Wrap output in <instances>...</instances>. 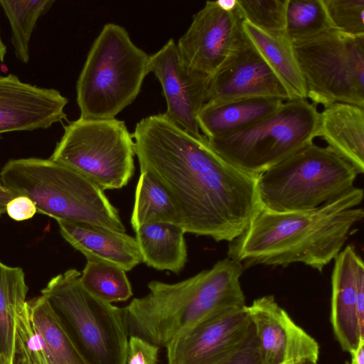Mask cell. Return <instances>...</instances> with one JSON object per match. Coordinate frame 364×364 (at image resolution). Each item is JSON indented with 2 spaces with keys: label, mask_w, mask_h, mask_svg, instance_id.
Listing matches in <instances>:
<instances>
[{
  "label": "cell",
  "mask_w": 364,
  "mask_h": 364,
  "mask_svg": "<svg viewBox=\"0 0 364 364\" xmlns=\"http://www.w3.org/2000/svg\"><path fill=\"white\" fill-rule=\"evenodd\" d=\"M132 134L140 172L168 191L186 233L230 242L260 210L257 176L224 160L204 136L187 133L164 114L143 118Z\"/></svg>",
  "instance_id": "6da1fadb"
},
{
  "label": "cell",
  "mask_w": 364,
  "mask_h": 364,
  "mask_svg": "<svg viewBox=\"0 0 364 364\" xmlns=\"http://www.w3.org/2000/svg\"><path fill=\"white\" fill-rule=\"evenodd\" d=\"M363 191L353 187L337 198L306 211L263 208L230 242L228 257L245 265L287 267L303 263L321 272L342 250L352 228L364 216Z\"/></svg>",
  "instance_id": "7a4b0ae2"
},
{
  "label": "cell",
  "mask_w": 364,
  "mask_h": 364,
  "mask_svg": "<svg viewBox=\"0 0 364 364\" xmlns=\"http://www.w3.org/2000/svg\"><path fill=\"white\" fill-rule=\"evenodd\" d=\"M244 267L228 257L178 282H150L149 292L124 307L129 333L166 348L205 318L246 306L240 280Z\"/></svg>",
  "instance_id": "3957f363"
},
{
  "label": "cell",
  "mask_w": 364,
  "mask_h": 364,
  "mask_svg": "<svg viewBox=\"0 0 364 364\" xmlns=\"http://www.w3.org/2000/svg\"><path fill=\"white\" fill-rule=\"evenodd\" d=\"M0 176L4 188L31 199L38 213L125 232L119 210L104 191L67 166L50 159H13Z\"/></svg>",
  "instance_id": "277c9868"
},
{
  "label": "cell",
  "mask_w": 364,
  "mask_h": 364,
  "mask_svg": "<svg viewBox=\"0 0 364 364\" xmlns=\"http://www.w3.org/2000/svg\"><path fill=\"white\" fill-rule=\"evenodd\" d=\"M149 55L126 29L105 24L93 42L76 83L80 117L109 119L131 105L149 74Z\"/></svg>",
  "instance_id": "5b68a950"
},
{
  "label": "cell",
  "mask_w": 364,
  "mask_h": 364,
  "mask_svg": "<svg viewBox=\"0 0 364 364\" xmlns=\"http://www.w3.org/2000/svg\"><path fill=\"white\" fill-rule=\"evenodd\" d=\"M358 175L347 160L313 141L257 176L259 202L274 212L311 210L353 188Z\"/></svg>",
  "instance_id": "8992f818"
},
{
  "label": "cell",
  "mask_w": 364,
  "mask_h": 364,
  "mask_svg": "<svg viewBox=\"0 0 364 364\" xmlns=\"http://www.w3.org/2000/svg\"><path fill=\"white\" fill-rule=\"evenodd\" d=\"M80 274L69 269L53 277L41 295L88 364H124L129 341L125 309L90 294Z\"/></svg>",
  "instance_id": "52a82bcc"
},
{
  "label": "cell",
  "mask_w": 364,
  "mask_h": 364,
  "mask_svg": "<svg viewBox=\"0 0 364 364\" xmlns=\"http://www.w3.org/2000/svg\"><path fill=\"white\" fill-rule=\"evenodd\" d=\"M319 112L306 99L287 100L243 129L205 139L227 162L257 176L318 137Z\"/></svg>",
  "instance_id": "ba28073f"
},
{
  "label": "cell",
  "mask_w": 364,
  "mask_h": 364,
  "mask_svg": "<svg viewBox=\"0 0 364 364\" xmlns=\"http://www.w3.org/2000/svg\"><path fill=\"white\" fill-rule=\"evenodd\" d=\"M293 46L309 102L364 107V36L330 28Z\"/></svg>",
  "instance_id": "9c48e42d"
},
{
  "label": "cell",
  "mask_w": 364,
  "mask_h": 364,
  "mask_svg": "<svg viewBox=\"0 0 364 364\" xmlns=\"http://www.w3.org/2000/svg\"><path fill=\"white\" fill-rule=\"evenodd\" d=\"M134 143L124 121L81 117L64 127L53 161L81 173L102 190L126 186L134 170Z\"/></svg>",
  "instance_id": "30bf717a"
},
{
  "label": "cell",
  "mask_w": 364,
  "mask_h": 364,
  "mask_svg": "<svg viewBox=\"0 0 364 364\" xmlns=\"http://www.w3.org/2000/svg\"><path fill=\"white\" fill-rule=\"evenodd\" d=\"M237 9L227 11L217 1H208L193 16L176 43L183 62L191 69L213 76L246 38Z\"/></svg>",
  "instance_id": "8fae6325"
},
{
  "label": "cell",
  "mask_w": 364,
  "mask_h": 364,
  "mask_svg": "<svg viewBox=\"0 0 364 364\" xmlns=\"http://www.w3.org/2000/svg\"><path fill=\"white\" fill-rule=\"evenodd\" d=\"M251 329L247 306L215 313L166 347L168 364H222L240 348Z\"/></svg>",
  "instance_id": "7c38bea8"
},
{
  "label": "cell",
  "mask_w": 364,
  "mask_h": 364,
  "mask_svg": "<svg viewBox=\"0 0 364 364\" xmlns=\"http://www.w3.org/2000/svg\"><path fill=\"white\" fill-rule=\"evenodd\" d=\"M149 73L161 84L166 102L164 115L187 133L201 138L198 115L206 102L210 77L183 62L173 39L149 55Z\"/></svg>",
  "instance_id": "4fadbf2b"
},
{
  "label": "cell",
  "mask_w": 364,
  "mask_h": 364,
  "mask_svg": "<svg viewBox=\"0 0 364 364\" xmlns=\"http://www.w3.org/2000/svg\"><path fill=\"white\" fill-rule=\"evenodd\" d=\"M259 354L264 364L318 363V342L267 295L247 306Z\"/></svg>",
  "instance_id": "5bb4252c"
},
{
  "label": "cell",
  "mask_w": 364,
  "mask_h": 364,
  "mask_svg": "<svg viewBox=\"0 0 364 364\" xmlns=\"http://www.w3.org/2000/svg\"><path fill=\"white\" fill-rule=\"evenodd\" d=\"M334 260L331 321L341 347L351 354L364 340V264L352 245Z\"/></svg>",
  "instance_id": "9a60e30c"
},
{
  "label": "cell",
  "mask_w": 364,
  "mask_h": 364,
  "mask_svg": "<svg viewBox=\"0 0 364 364\" xmlns=\"http://www.w3.org/2000/svg\"><path fill=\"white\" fill-rule=\"evenodd\" d=\"M246 97L290 100L280 80L247 36L239 48L210 77L206 102Z\"/></svg>",
  "instance_id": "2e32d148"
},
{
  "label": "cell",
  "mask_w": 364,
  "mask_h": 364,
  "mask_svg": "<svg viewBox=\"0 0 364 364\" xmlns=\"http://www.w3.org/2000/svg\"><path fill=\"white\" fill-rule=\"evenodd\" d=\"M68 102L55 89L23 82L13 74L0 75V135L48 129L67 118Z\"/></svg>",
  "instance_id": "e0dca14e"
},
{
  "label": "cell",
  "mask_w": 364,
  "mask_h": 364,
  "mask_svg": "<svg viewBox=\"0 0 364 364\" xmlns=\"http://www.w3.org/2000/svg\"><path fill=\"white\" fill-rule=\"evenodd\" d=\"M62 237L87 259L107 263L131 271L142 262L135 237L85 223L56 220Z\"/></svg>",
  "instance_id": "ac0fdd59"
},
{
  "label": "cell",
  "mask_w": 364,
  "mask_h": 364,
  "mask_svg": "<svg viewBox=\"0 0 364 364\" xmlns=\"http://www.w3.org/2000/svg\"><path fill=\"white\" fill-rule=\"evenodd\" d=\"M318 137L350 163L358 174L364 172V107L337 102L319 112Z\"/></svg>",
  "instance_id": "d6986e66"
},
{
  "label": "cell",
  "mask_w": 364,
  "mask_h": 364,
  "mask_svg": "<svg viewBox=\"0 0 364 364\" xmlns=\"http://www.w3.org/2000/svg\"><path fill=\"white\" fill-rule=\"evenodd\" d=\"M284 102L267 97L208 101L198 115V127L208 139L230 134L272 114Z\"/></svg>",
  "instance_id": "ffe728a7"
},
{
  "label": "cell",
  "mask_w": 364,
  "mask_h": 364,
  "mask_svg": "<svg viewBox=\"0 0 364 364\" xmlns=\"http://www.w3.org/2000/svg\"><path fill=\"white\" fill-rule=\"evenodd\" d=\"M242 28L250 41L286 89L290 100L306 99V85L293 41L286 32L263 31L245 21H242Z\"/></svg>",
  "instance_id": "44dd1931"
},
{
  "label": "cell",
  "mask_w": 364,
  "mask_h": 364,
  "mask_svg": "<svg viewBox=\"0 0 364 364\" xmlns=\"http://www.w3.org/2000/svg\"><path fill=\"white\" fill-rule=\"evenodd\" d=\"M135 232L142 262L155 269L176 274L183 269L188 253L182 227L152 222L141 225Z\"/></svg>",
  "instance_id": "7402d4cb"
},
{
  "label": "cell",
  "mask_w": 364,
  "mask_h": 364,
  "mask_svg": "<svg viewBox=\"0 0 364 364\" xmlns=\"http://www.w3.org/2000/svg\"><path fill=\"white\" fill-rule=\"evenodd\" d=\"M26 304L33 331L48 364H88L42 295Z\"/></svg>",
  "instance_id": "603a6c76"
},
{
  "label": "cell",
  "mask_w": 364,
  "mask_h": 364,
  "mask_svg": "<svg viewBox=\"0 0 364 364\" xmlns=\"http://www.w3.org/2000/svg\"><path fill=\"white\" fill-rule=\"evenodd\" d=\"M130 222L134 231L152 222L181 226L179 213L172 198L161 183L146 171L140 172Z\"/></svg>",
  "instance_id": "cb8c5ba5"
},
{
  "label": "cell",
  "mask_w": 364,
  "mask_h": 364,
  "mask_svg": "<svg viewBox=\"0 0 364 364\" xmlns=\"http://www.w3.org/2000/svg\"><path fill=\"white\" fill-rule=\"evenodd\" d=\"M28 291L23 270L0 260V353L10 361L14 344L16 315L26 304Z\"/></svg>",
  "instance_id": "d4e9b609"
},
{
  "label": "cell",
  "mask_w": 364,
  "mask_h": 364,
  "mask_svg": "<svg viewBox=\"0 0 364 364\" xmlns=\"http://www.w3.org/2000/svg\"><path fill=\"white\" fill-rule=\"evenodd\" d=\"M54 2V0H0V6L11 26L14 53L21 62L28 63L30 40L37 21L50 10Z\"/></svg>",
  "instance_id": "484cf974"
},
{
  "label": "cell",
  "mask_w": 364,
  "mask_h": 364,
  "mask_svg": "<svg viewBox=\"0 0 364 364\" xmlns=\"http://www.w3.org/2000/svg\"><path fill=\"white\" fill-rule=\"evenodd\" d=\"M80 281L90 294L107 303L125 301L133 294L126 272L107 263L87 259Z\"/></svg>",
  "instance_id": "4316f807"
},
{
  "label": "cell",
  "mask_w": 364,
  "mask_h": 364,
  "mask_svg": "<svg viewBox=\"0 0 364 364\" xmlns=\"http://www.w3.org/2000/svg\"><path fill=\"white\" fill-rule=\"evenodd\" d=\"M331 28L323 0H288L285 32L292 41Z\"/></svg>",
  "instance_id": "83f0119b"
},
{
  "label": "cell",
  "mask_w": 364,
  "mask_h": 364,
  "mask_svg": "<svg viewBox=\"0 0 364 364\" xmlns=\"http://www.w3.org/2000/svg\"><path fill=\"white\" fill-rule=\"evenodd\" d=\"M288 0H237L242 20L266 31L285 32Z\"/></svg>",
  "instance_id": "f1b7e54d"
},
{
  "label": "cell",
  "mask_w": 364,
  "mask_h": 364,
  "mask_svg": "<svg viewBox=\"0 0 364 364\" xmlns=\"http://www.w3.org/2000/svg\"><path fill=\"white\" fill-rule=\"evenodd\" d=\"M331 28L364 36V0H323Z\"/></svg>",
  "instance_id": "f546056e"
},
{
  "label": "cell",
  "mask_w": 364,
  "mask_h": 364,
  "mask_svg": "<svg viewBox=\"0 0 364 364\" xmlns=\"http://www.w3.org/2000/svg\"><path fill=\"white\" fill-rule=\"evenodd\" d=\"M11 364H48L32 330L25 323L15 328Z\"/></svg>",
  "instance_id": "4dcf8cb0"
},
{
  "label": "cell",
  "mask_w": 364,
  "mask_h": 364,
  "mask_svg": "<svg viewBox=\"0 0 364 364\" xmlns=\"http://www.w3.org/2000/svg\"><path fill=\"white\" fill-rule=\"evenodd\" d=\"M159 349L139 336H130L124 364H158Z\"/></svg>",
  "instance_id": "1f68e13d"
},
{
  "label": "cell",
  "mask_w": 364,
  "mask_h": 364,
  "mask_svg": "<svg viewBox=\"0 0 364 364\" xmlns=\"http://www.w3.org/2000/svg\"><path fill=\"white\" fill-rule=\"evenodd\" d=\"M222 364H264L259 354L252 325L246 341L240 348Z\"/></svg>",
  "instance_id": "d6a6232c"
},
{
  "label": "cell",
  "mask_w": 364,
  "mask_h": 364,
  "mask_svg": "<svg viewBox=\"0 0 364 364\" xmlns=\"http://www.w3.org/2000/svg\"><path fill=\"white\" fill-rule=\"evenodd\" d=\"M37 213L33 201L24 196H18L6 205V213L16 221H23L32 218Z\"/></svg>",
  "instance_id": "836d02e7"
},
{
  "label": "cell",
  "mask_w": 364,
  "mask_h": 364,
  "mask_svg": "<svg viewBox=\"0 0 364 364\" xmlns=\"http://www.w3.org/2000/svg\"><path fill=\"white\" fill-rule=\"evenodd\" d=\"M18 195L10 190L0 186V217L6 213L7 203Z\"/></svg>",
  "instance_id": "e575fe53"
},
{
  "label": "cell",
  "mask_w": 364,
  "mask_h": 364,
  "mask_svg": "<svg viewBox=\"0 0 364 364\" xmlns=\"http://www.w3.org/2000/svg\"><path fill=\"white\" fill-rule=\"evenodd\" d=\"M352 360L354 364H364V340L362 341L358 348L351 353Z\"/></svg>",
  "instance_id": "d590c367"
},
{
  "label": "cell",
  "mask_w": 364,
  "mask_h": 364,
  "mask_svg": "<svg viewBox=\"0 0 364 364\" xmlns=\"http://www.w3.org/2000/svg\"><path fill=\"white\" fill-rule=\"evenodd\" d=\"M6 52L7 48L1 39L0 33V63L4 62Z\"/></svg>",
  "instance_id": "8d00e7d4"
},
{
  "label": "cell",
  "mask_w": 364,
  "mask_h": 364,
  "mask_svg": "<svg viewBox=\"0 0 364 364\" xmlns=\"http://www.w3.org/2000/svg\"><path fill=\"white\" fill-rule=\"evenodd\" d=\"M0 364H11V361L0 353Z\"/></svg>",
  "instance_id": "74e56055"
},
{
  "label": "cell",
  "mask_w": 364,
  "mask_h": 364,
  "mask_svg": "<svg viewBox=\"0 0 364 364\" xmlns=\"http://www.w3.org/2000/svg\"><path fill=\"white\" fill-rule=\"evenodd\" d=\"M0 186H3L1 183V176H0Z\"/></svg>",
  "instance_id": "f35d334b"
},
{
  "label": "cell",
  "mask_w": 364,
  "mask_h": 364,
  "mask_svg": "<svg viewBox=\"0 0 364 364\" xmlns=\"http://www.w3.org/2000/svg\"><path fill=\"white\" fill-rule=\"evenodd\" d=\"M302 364H318V363H302Z\"/></svg>",
  "instance_id": "ab89813d"
},
{
  "label": "cell",
  "mask_w": 364,
  "mask_h": 364,
  "mask_svg": "<svg viewBox=\"0 0 364 364\" xmlns=\"http://www.w3.org/2000/svg\"><path fill=\"white\" fill-rule=\"evenodd\" d=\"M347 364H354V363H353L351 362L350 363H347Z\"/></svg>",
  "instance_id": "60d3db41"
}]
</instances>
